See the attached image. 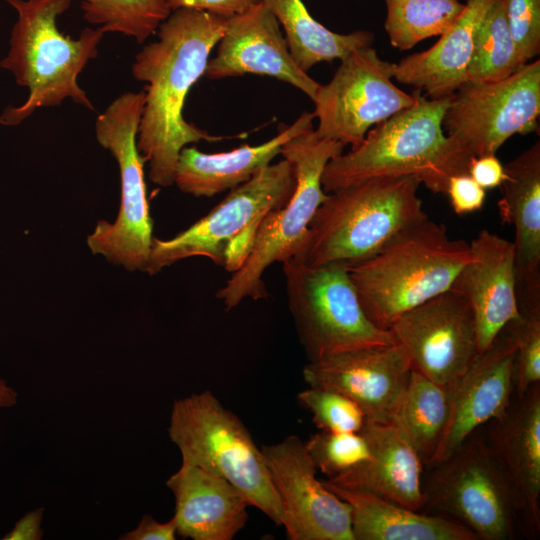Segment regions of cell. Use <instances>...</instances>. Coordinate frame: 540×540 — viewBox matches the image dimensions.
I'll return each instance as SVG.
<instances>
[{"label":"cell","mask_w":540,"mask_h":540,"mask_svg":"<svg viewBox=\"0 0 540 540\" xmlns=\"http://www.w3.org/2000/svg\"><path fill=\"white\" fill-rule=\"evenodd\" d=\"M226 23L227 18L203 10H173L159 26L157 40L135 56L133 77L146 83L136 145L156 185L174 184L184 147L222 139L186 121L183 108L190 89L204 75Z\"/></svg>","instance_id":"1"},{"label":"cell","mask_w":540,"mask_h":540,"mask_svg":"<svg viewBox=\"0 0 540 540\" xmlns=\"http://www.w3.org/2000/svg\"><path fill=\"white\" fill-rule=\"evenodd\" d=\"M413 93L412 106L375 125L357 147L327 163L321 179L325 193L371 178L410 176L433 193L446 194L451 176L468 174L474 156L443 129L452 96Z\"/></svg>","instance_id":"2"},{"label":"cell","mask_w":540,"mask_h":540,"mask_svg":"<svg viewBox=\"0 0 540 540\" xmlns=\"http://www.w3.org/2000/svg\"><path fill=\"white\" fill-rule=\"evenodd\" d=\"M410 176L371 178L328 193L294 259L310 267L368 259L428 219Z\"/></svg>","instance_id":"3"},{"label":"cell","mask_w":540,"mask_h":540,"mask_svg":"<svg viewBox=\"0 0 540 540\" xmlns=\"http://www.w3.org/2000/svg\"><path fill=\"white\" fill-rule=\"evenodd\" d=\"M73 1L6 0L16 10L17 21L0 67L10 71L18 85L28 88L29 95L22 105L3 111L2 125H18L36 109L57 106L67 98L94 110L77 78L97 57L105 33L99 28H86L77 39L62 34L57 18Z\"/></svg>","instance_id":"4"},{"label":"cell","mask_w":540,"mask_h":540,"mask_svg":"<svg viewBox=\"0 0 540 540\" xmlns=\"http://www.w3.org/2000/svg\"><path fill=\"white\" fill-rule=\"evenodd\" d=\"M471 257L469 243L428 218L347 269L367 317L388 330L401 314L449 290Z\"/></svg>","instance_id":"5"},{"label":"cell","mask_w":540,"mask_h":540,"mask_svg":"<svg viewBox=\"0 0 540 540\" xmlns=\"http://www.w3.org/2000/svg\"><path fill=\"white\" fill-rule=\"evenodd\" d=\"M344 147L341 142L318 136L314 128L283 145L280 155L292 165L296 179L294 192L285 205L264 217L248 257L216 293L227 310L245 298H265L267 290L262 279L265 270L300 252L309 224L327 197L321 183L325 166L343 153Z\"/></svg>","instance_id":"6"},{"label":"cell","mask_w":540,"mask_h":540,"mask_svg":"<svg viewBox=\"0 0 540 540\" xmlns=\"http://www.w3.org/2000/svg\"><path fill=\"white\" fill-rule=\"evenodd\" d=\"M168 432L183 463L223 477L243 493L250 506L281 526L280 502L261 448L239 417L211 391L175 401Z\"/></svg>","instance_id":"7"},{"label":"cell","mask_w":540,"mask_h":540,"mask_svg":"<svg viewBox=\"0 0 540 540\" xmlns=\"http://www.w3.org/2000/svg\"><path fill=\"white\" fill-rule=\"evenodd\" d=\"M295 184L289 161L268 165L184 231L167 240L153 238L145 271L153 275L180 260L206 257L235 272L248 257L261 221L287 203Z\"/></svg>","instance_id":"8"},{"label":"cell","mask_w":540,"mask_h":540,"mask_svg":"<svg viewBox=\"0 0 540 540\" xmlns=\"http://www.w3.org/2000/svg\"><path fill=\"white\" fill-rule=\"evenodd\" d=\"M422 511L451 518L481 540H511L521 528L518 501L483 427L427 467Z\"/></svg>","instance_id":"9"},{"label":"cell","mask_w":540,"mask_h":540,"mask_svg":"<svg viewBox=\"0 0 540 540\" xmlns=\"http://www.w3.org/2000/svg\"><path fill=\"white\" fill-rule=\"evenodd\" d=\"M282 264L288 307L309 361L397 342L365 314L347 264L310 267L294 258Z\"/></svg>","instance_id":"10"},{"label":"cell","mask_w":540,"mask_h":540,"mask_svg":"<svg viewBox=\"0 0 540 540\" xmlns=\"http://www.w3.org/2000/svg\"><path fill=\"white\" fill-rule=\"evenodd\" d=\"M144 101V91L124 93L111 102L95 123L97 141L118 163L121 201L116 220L98 221L87 237V245L93 254H101L108 262L128 271L146 270L153 240L145 160L136 145Z\"/></svg>","instance_id":"11"},{"label":"cell","mask_w":540,"mask_h":540,"mask_svg":"<svg viewBox=\"0 0 540 540\" xmlns=\"http://www.w3.org/2000/svg\"><path fill=\"white\" fill-rule=\"evenodd\" d=\"M396 63L382 59L371 46L352 51L314 99L318 136L357 147L367 132L412 106L415 96L392 81Z\"/></svg>","instance_id":"12"},{"label":"cell","mask_w":540,"mask_h":540,"mask_svg":"<svg viewBox=\"0 0 540 540\" xmlns=\"http://www.w3.org/2000/svg\"><path fill=\"white\" fill-rule=\"evenodd\" d=\"M540 61L521 66L509 77L486 83L465 82L451 97L443 129L471 155H493L515 134L538 131Z\"/></svg>","instance_id":"13"},{"label":"cell","mask_w":540,"mask_h":540,"mask_svg":"<svg viewBox=\"0 0 540 540\" xmlns=\"http://www.w3.org/2000/svg\"><path fill=\"white\" fill-rule=\"evenodd\" d=\"M388 330L412 368L443 385L459 378L479 354L473 310L453 289L401 314Z\"/></svg>","instance_id":"14"},{"label":"cell","mask_w":540,"mask_h":540,"mask_svg":"<svg viewBox=\"0 0 540 540\" xmlns=\"http://www.w3.org/2000/svg\"><path fill=\"white\" fill-rule=\"evenodd\" d=\"M291 540H354L349 505L317 478L298 436L261 447Z\"/></svg>","instance_id":"15"},{"label":"cell","mask_w":540,"mask_h":540,"mask_svg":"<svg viewBox=\"0 0 540 540\" xmlns=\"http://www.w3.org/2000/svg\"><path fill=\"white\" fill-rule=\"evenodd\" d=\"M516 343L507 326L448 385L449 412L438 447L426 467L454 453L476 430L499 418L515 392Z\"/></svg>","instance_id":"16"},{"label":"cell","mask_w":540,"mask_h":540,"mask_svg":"<svg viewBox=\"0 0 540 540\" xmlns=\"http://www.w3.org/2000/svg\"><path fill=\"white\" fill-rule=\"evenodd\" d=\"M411 369L407 351L396 342L309 361L303 378L309 386L348 396L361 407L366 420L390 422Z\"/></svg>","instance_id":"17"},{"label":"cell","mask_w":540,"mask_h":540,"mask_svg":"<svg viewBox=\"0 0 540 540\" xmlns=\"http://www.w3.org/2000/svg\"><path fill=\"white\" fill-rule=\"evenodd\" d=\"M255 74L273 77L297 88L311 100L319 87L293 59L281 27L262 0L227 18L216 54L209 58V79Z\"/></svg>","instance_id":"18"},{"label":"cell","mask_w":540,"mask_h":540,"mask_svg":"<svg viewBox=\"0 0 540 540\" xmlns=\"http://www.w3.org/2000/svg\"><path fill=\"white\" fill-rule=\"evenodd\" d=\"M471 259L460 270L450 289L462 294L474 313L478 351H485L516 319L515 250L513 242L488 230L471 241Z\"/></svg>","instance_id":"19"},{"label":"cell","mask_w":540,"mask_h":540,"mask_svg":"<svg viewBox=\"0 0 540 540\" xmlns=\"http://www.w3.org/2000/svg\"><path fill=\"white\" fill-rule=\"evenodd\" d=\"M485 438L515 492L521 523L540 530V383L516 394L499 418L487 423ZM484 430V429H483Z\"/></svg>","instance_id":"20"},{"label":"cell","mask_w":540,"mask_h":540,"mask_svg":"<svg viewBox=\"0 0 540 540\" xmlns=\"http://www.w3.org/2000/svg\"><path fill=\"white\" fill-rule=\"evenodd\" d=\"M498 201L503 224L515 228L516 294L519 308L540 305V142L504 165Z\"/></svg>","instance_id":"21"},{"label":"cell","mask_w":540,"mask_h":540,"mask_svg":"<svg viewBox=\"0 0 540 540\" xmlns=\"http://www.w3.org/2000/svg\"><path fill=\"white\" fill-rule=\"evenodd\" d=\"M360 432L368 443L369 457L326 480L422 511L424 464L414 447L391 422L366 420Z\"/></svg>","instance_id":"22"},{"label":"cell","mask_w":540,"mask_h":540,"mask_svg":"<svg viewBox=\"0 0 540 540\" xmlns=\"http://www.w3.org/2000/svg\"><path fill=\"white\" fill-rule=\"evenodd\" d=\"M175 497L177 534L193 540H231L248 521L243 493L223 477L183 463L166 482Z\"/></svg>","instance_id":"23"},{"label":"cell","mask_w":540,"mask_h":540,"mask_svg":"<svg viewBox=\"0 0 540 540\" xmlns=\"http://www.w3.org/2000/svg\"><path fill=\"white\" fill-rule=\"evenodd\" d=\"M314 114L303 112L290 126L259 145H242L219 153L184 147L176 165L174 183L184 193L212 197L243 184L281 154L283 145L313 127Z\"/></svg>","instance_id":"24"},{"label":"cell","mask_w":540,"mask_h":540,"mask_svg":"<svg viewBox=\"0 0 540 540\" xmlns=\"http://www.w3.org/2000/svg\"><path fill=\"white\" fill-rule=\"evenodd\" d=\"M497 0H467L455 23L429 49L395 65L394 78L430 99L452 96L466 81L476 31Z\"/></svg>","instance_id":"25"},{"label":"cell","mask_w":540,"mask_h":540,"mask_svg":"<svg viewBox=\"0 0 540 540\" xmlns=\"http://www.w3.org/2000/svg\"><path fill=\"white\" fill-rule=\"evenodd\" d=\"M323 484L350 507L354 540H478L461 523L374 494Z\"/></svg>","instance_id":"26"},{"label":"cell","mask_w":540,"mask_h":540,"mask_svg":"<svg viewBox=\"0 0 540 540\" xmlns=\"http://www.w3.org/2000/svg\"><path fill=\"white\" fill-rule=\"evenodd\" d=\"M262 1L283 28L291 55L305 72L318 63L341 60L374 42V34L367 30L347 34L329 30L312 17L302 0Z\"/></svg>","instance_id":"27"},{"label":"cell","mask_w":540,"mask_h":540,"mask_svg":"<svg viewBox=\"0 0 540 540\" xmlns=\"http://www.w3.org/2000/svg\"><path fill=\"white\" fill-rule=\"evenodd\" d=\"M448 412V385L437 383L412 368L390 422L414 447L424 467L438 447Z\"/></svg>","instance_id":"28"},{"label":"cell","mask_w":540,"mask_h":540,"mask_svg":"<svg viewBox=\"0 0 540 540\" xmlns=\"http://www.w3.org/2000/svg\"><path fill=\"white\" fill-rule=\"evenodd\" d=\"M384 23L393 47L408 50L420 41L446 32L461 15L459 0H385Z\"/></svg>","instance_id":"29"},{"label":"cell","mask_w":540,"mask_h":540,"mask_svg":"<svg viewBox=\"0 0 540 540\" xmlns=\"http://www.w3.org/2000/svg\"><path fill=\"white\" fill-rule=\"evenodd\" d=\"M520 67L503 2L497 0L476 31L466 82L499 81L509 77Z\"/></svg>","instance_id":"30"},{"label":"cell","mask_w":540,"mask_h":540,"mask_svg":"<svg viewBox=\"0 0 540 540\" xmlns=\"http://www.w3.org/2000/svg\"><path fill=\"white\" fill-rule=\"evenodd\" d=\"M84 19L104 33H120L144 43L170 15L164 0H80Z\"/></svg>","instance_id":"31"},{"label":"cell","mask_w":540,"mask_h":540,"mask_svg":"<svg viewBox=\"0 0 540 540\" xmlns=\"http://www.w3.org/2000/svg\"><path fill=\"white\" fill-rule=\"evenodd\" d=\"M305 448L317 471L334 478L369 457L368 443L361 432L319 430L305 441Z\"/></svg>","instance_id":"32"},{"label":"cell","mask_w":540,"mask_h":540,"mask_svg":"<svg viewBox=\"0 0 540 540\" xmlns=\"http://www.w3.org/2000/svg\"><path fill=\"white\" fill-rule=\"evenodd\" d=\"M297 399L309 411L318 430L360 432L365 424L361 407L335 390L309 386L298 393Z\"/></svg>","instance_id":"33"},{"label":"cell","mask_w":540,"mask_h":540,"mask_svg":"<svg viewBox=\"0 0 540 540\" xmlns=\"http://www.w3.org/2000/svg\"><path fill=\"white\" fill-rule=\"evenodd\" d=\"M519 311V316L506 325L516 343L517 395L540 383V305L520 308Z\"/></svg>","instance_id":"34"},{"label":"cell","mask_w":540,"mask_h":540,"mask_svg":"<svg viewBox=\"0 0 540 540\" xmlns=\"http://www.w3.org/2000/svg\"><path fill=\"white\" fill-rule=\"evenodd\" d=\"M521 66L540 52V0H502Z\"/></svg>","instance_id":"35"},{"label":"cell","mask_w":540,"mask_h":540,"mask_svg":"<svg viewBox=\"0 0 540 540\" xmlns=\"http://www.w3.org/2000/svg\"><path fill=\"white\" fill-rule=\"evenodd\" d=\"M446 194L449 197L453 211L464 215L478 211L485 201L483 189L469 174L454 175L449 178Z\"/></svg>","instance_id":"36"},{"label":"cell","mask_w":540,"mask_h":540,"mask_svg":"<svg viewBox=\"0 0 540 540\" xmlns=\"http://www.w3.org/2000/svg\"><path fill=\"white\" fill-rule=\"evenodd\" d=\"M171 11L191 8L229 18L239 14L259 0H164Z\"/></svg>","instance_id":"37"},{"label":"cell","mask_w":540,"mask_h":540,"mask_svg":"<svg viewBox=\"0 0 540 540\" xmlns=\"http://www.w3.org/2000/svg\"><path fill=\"white\" fill-rule=\"evenodd\" d=\"M468 174L483 189L501 186L506 177L504 165L496 154L473 157L469 164Z\"/></svg>","instance_id":"38"},{"label":"cell","mask_w":540,"mask_h":540,"mask_svg":"<svg viewBox=\"0 0 540 540\" xmlns=\"http://www.w3.org/2000/svg\"><path fill=\"white\" fill-rule=\"evenodd\" d=\"M177 527L174 519L168 522H159L150 515H145L138 526L119 539L123 540H174L176 539Z\"/></svg>","instance_id":"39"},{"label":"cell","mask_w":540,"mask_h":540,"mask_svg":"<svg viewBox=\"0 0 540 540\" xmlns=\"http://www.w3.org/2000/svg\"><path fill=\"white\" fill-rule=\"evenodd\" d=\"M43 518V508L26 513L19 519L13 529L2 539L4 540H39L42 538L43 530L41 521Z\"/></svg>","instance_id":"40"},{"label":"cell","mask_w":540,"mask_h":540,"mask_svg":"<svg viewBox=\"0 0 540 540\" xmlns=\"http://www.w3.org/2000/svg\"><path fill=\"white\" fill-rule=\"evenodd\" d=\"M17 402V393L0 378V408L12 407Z\"/></svg>","instance_id":"41"}]
</instances>
